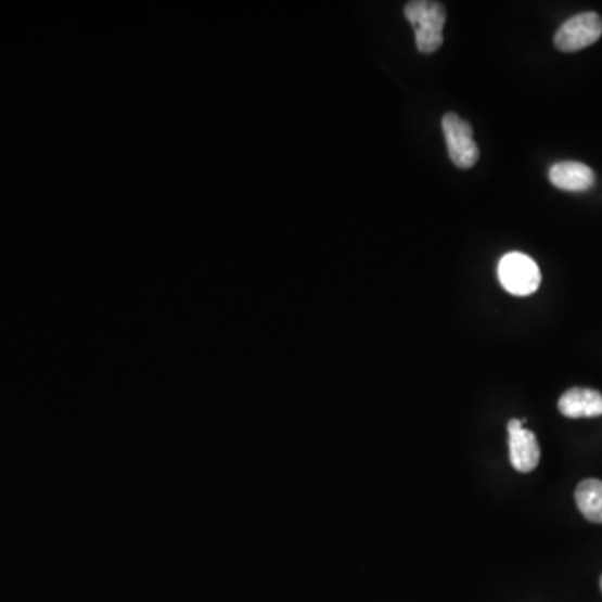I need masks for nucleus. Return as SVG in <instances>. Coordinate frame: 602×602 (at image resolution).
Instances as JSON below:
<instances>
[{"label":"nucleus","mask_w":602,"mask_h":602,"mask_svg":"<svg viewBox=\"0 0 602 602\" xmlns=\"http://www.w3.org/2000/svg\"><path fill=\"white\" fill-rule=\"evenodd\" d=\"M549 181L555 188L571 193H585L595 183L594 171L576 161H562L549 169Z\"/></svg>","instance_id":"6"},{"label":"nucleus","mask_w":602,"mask_h":602,"mask_svg":"<svg viewBox=\"0 0 602 602\" xmlns=\"http://www.w3.org/2000/svg\"><path fill=\"white\" fill-rule=\"evenodd\" d=\"M558 407L567 419H594L602 415V394L592 388H571L559 398Z\"/></svg>","instance_id":"7"},{"label":"nucleus","mask_w":602,"mask_h":602,"mask_svg":"<svg viewBox=\"0 0 602 602\" xmlns=\"http://www.w3.org/2000/svg\"><path fill=\"white\" fill-rule=\"evenodd\" d=\"M602 18L595 12H582L562 24L555 33L554 44L559 51L576 52L589 48L601 39Z\"/></svg>","instance_id":"4"},{"label":"nucleus","mask_w":602,"mask_h":602,"mask_svg":"<svg viewBox=\"0 0 602 602\" xmlns=\"http://www.w3.org/2000/svg\"><path fill=\"white\" fill-rule=\"evenodd\" d=\"M601 591H602V576H601Z\"/></svg>","instance_id":"9"},{"label":"nucleus","mask_w":602,"mask_h":602,"mask_svg":"<svg viewBox=\"0 0 602 602\" xmlns=\"http://www.w3.org/2000/svg\"><path fill=\"white\" fill-rule=\"evenodd\" d=\"M497 274L505 292L515 296L533 295L539 290L542 280L536 261L518 252L509 253L500 259Z\"/></svg>","instance_id":"2"},{"label":"nucleus","mask_w":602,"mask_h":602,"mask_svg":"<svg viewBox=\"0 0 602 602\" xmlns=\"http://www.w3.org/2000/svg\"><path fill=\"white\" fill-rule=\"evenodd\" d=\"M576 504L588 521L602 524V481L586 478L576 489Z\"/></svg>","instance_id":"8"},{"label":"nucleus","mask_w":602,"mask_h":602,"mask_svg":"<svg viewBox=\"0 0 602 602\" xmlns=\"http://www.w3.org/2000/svg\"><path fill=\"white\" fill-rule=\"evenodd\" d=\"M407 21L415 30L417 49L424 54H432L444 44V26H446V8L431 0H413L406 5Z\"/></svg>","instance_id":"1"},{"label":"nucleus","mask_w":602,"mask_h":602,"mask_svg":"<svg viewBox=\"0 0 602 602\" xmlns=\"http://www.w3.org/2000/svg\"><path fill=\"white\" fill-rule=\"evenodd\" d=\"M441 129L446 135L447 150L453 165L469 169L478 161V148L474 141V129L459 114L447 113L441 117Z\"/></svg>","instance_id":"3"},{"label":"nucleus","mask_w":602,"mask_h":602,"mask_svg":"<svg viewBox=\"0 0 602 602\" xmlns=\"http://www.w3.org/2000/svg\"><path fill=\"white\" fill-rule=\"evenodd\" d=\"M526 419H512L508 422L509 456L512 467L522 474H529L539 465V441L533 432L524 428Z\"/></svg>","instance_id":"5"}]
</instances>
